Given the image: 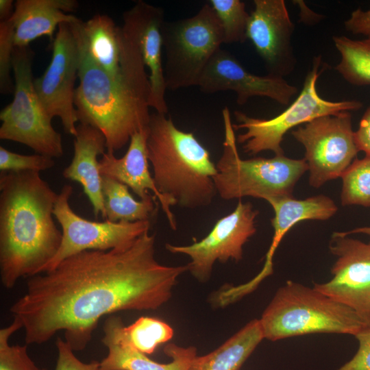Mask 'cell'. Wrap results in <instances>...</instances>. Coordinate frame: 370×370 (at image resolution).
Instances as JSON below:
<instances>
[{
    "label": "cell",
    "mask_w": 370,
    "mask_h": 370,
    "mask_svg": "<svg viewBox=\"0 0 370 370\" xmlns=\"http://www.w3.org/2000/svg\"><path fill=\"white\" fill-rule=\"evenodd\" d=\"M166 88L198 86L206 66L223 42L220 21L206 3L193 16L166 22L162 27Z\"/></svg>",
    "instance_id": "cell-7"
},
{
    "label": "cell",
    "mask_w": 370,
    "mask_h": 370,
    "mask_svg": "<svg viewBox=\"0 0 370 370\" xmlns=\"http://www.w3.org/2000/svg\"><path fill=\"white\" fill-rule=\"evenodd\" d=\"M223 32L225 44L244 42L247 39V29L250 14L246 11L245 3L240 0H210Z\"/></svg>",
    "instance_id": "cell-29"
},
{
    "label": "cell",
    "mask_w": 370,
    "mask_h": 370,
    "mask_svg": "<svg viewBox=\"0 0 370 370\" xmlns=\"http://www.w3.org/2000/svg\"><path fill=\"white\" fill-rule=\"evenodd\" d=\"M223 118L225 138L214 177L217 194L225 200L252 197L267 201L292 196L295 184L308 171L305 159H291L284 154L243 160L238 152L230 113L226 107Z\"/></svg>",
    "instance_id": "cell-6"
},
{
    "label": "cell",
    "mask_w": 370,
    "mask_h": 370,
    "mask_svg": "<svg viewBox=\"0 0 370 370\" xmlns=\"http://www.w3.org/2000/svg\"><path fill=\"white\" fill-rule=\"evenodd\" d=\"M359 347L353 358L336 370H370V324L354 336Z\"/></svg>",
    "instance_id": "cell-34"
},
{
    "label": "cell",
    "mask_w": 370,
    "mask_h": 370,
    "mask_svg": "<svg viewBox=\"0 0 370 370\" xmlns=\"http://www.w3.org/2000/svg\"><path fill=\"white\" fill-rule=\"evenodd\" d=\"M147 136L148 126L134 133L126 153L121 158H117L114 153L106 151L99 160L100 174L125 184L142 200L154 195L160 202L170 227L175 230L177 223L171 206L175 204L158 191L149 171Z\"/></svg>",
    "instance_id": "cell-20"
},
{
    "label": "cell",
    "mask_w": 370,
    "mask_h": 370,
    "mask_svg": "<svg viewBox=\"0 0 370 370\" xmlns=\"http://www.w3.org/2000/svg\"><path fill=\"white\" fill-rule=\"evenodd\" d=\"M346 30L354 34H362L370 39V9L354 10L344 23Z\"/></svg>",
    "instance_id": "cell-35"
},
{
    "label": "cell",
    "mask_w": 370,
    "mask_h": 370,
    "mask_svg": "<svg viewBox=\"0 0 370 370\" xmlns=\"http://www.w3.org/2000/svg\"><path fill=\"white\" fill-rule=\"evenodd\" d=\"M341 177L342 206L370 207V156L355 159Z\"/></svg>",
    "instance_id": "cell-28"
},
{
    "label": "cell",
    "mask_w": 370,
    "mask_h": 370,
    "mask_svg": "<svg viewBox=\"0 0 370 370\" xmlns=\"http://www.w3.org/2000/svg\"><path fill=\"white\" fill-rule=\"evenodd\" d=\"M23 328L21 321L14 317L13 322L0 330V370H40L29 356L25 345H10V337Z\"/></svg>",
    "instance_id": "cell-30"
},
{
    "label": "cell",
    "mask_w": 370,
    "mask_h": 370,
    "mask_svg": "<svg viewBox=\"0 0 370 370\" xmlns=\"http://www.w3.org/2000/svg\"><path fill=\"white\" fill-rule=\"evenodd\" d=\"M147 149L158 191L180 207L210 205L217 195V171L209 151L191 132L177 128L171 118L156 112L148 124Z\"/></svg>",
    "instance_id": "cell-3"
},
{
    "label": "cell",
    "mask_w": 370,
    "mask_h": 370,
    "mask_svg": "<svg viewBox=\"0 0 370 370\" xmlns=\"http://www.w3.org/2000/svg\"><path fill=\"white\" fill-rule=\"evenodd\" d=\"M329 249L336 258L331 269L332 278L314 284V288L350 307L370 323V242L334 232Z\"/></svg>",
    "instance_id": "cell-15"
},
{
    "label": "cell",
    "mask_w": 370,
    "mask_h": 370,
    "mask_svg": "<svg viewBox=\"0 0 370 370\" xmlns=\"http://www.w3.org/2000/svg\"><path fill=\"white\" fill-rule=\"evenodd\" d=\"M57 194L32 171L0 175V276L6 288L40 274L61 245L53 220Z\"/></svg>",
    "instance_id": "cell-2"
},
{
    "label": "cell",
    "mask_w": 370,
    "mask_h": 370,
    "mask_svg": "<svg viewBox=\"0 0 370 370\" xmlns=\"http://www.w3.org/2000/svg\"><path fill=\"white\" fill-rule=\"evenodd\" d=\"M77 5L74 0H17L10 18L14 31V46L27 47L42 36L53 40L60 24L80 20L71 14Z\"/></svg>",
    "instance_id": "cell-22"
},
{
    "label": "cell",
    "mask_w": 370,
    "mask_h": 370,
    "mask_svg": "<svg viewBox=\"0 0 370 370\" xmlns=\"http://www.w3.org/2000/svg\"><path fill=\"white\" fill-rule=\"evenodd\" d=\"M12 0H0V21L9 20L14 12Z\"/></svg>",
    "instance_id": "cell-37"
},
{
    "label": "cell",
    "mask_w": 370,
    "mask_h": 370,
    "mask_svg": "<svg viewBox=\"0 0 370 370\" xmlns=\"http://www.w3.org/2000/svg\"><path fill=\"white\" fill-rule=\"evenodd\" d=\"M247 38L264 61L269 74L282 76L295 65L291 38L294 24L283 0H254Z\"/></svg>",
    "instance_id": "cell-17"
},
{
    "label": "cell",
    "mask_w": 370,
    "mask_h": 370,
    "mask_svg": "<svg viewBox=\"0 0 370 370\" xmlns=\"http://www.w3.org/2000/svg\"><path fill=\"white\" fill-rule=\"evenodd\" d=\"M258 210L251 203L241 200L229 214L219 219L208 235L189 245L166 243L167 251L185 254L190 258L188 271L199 282H207L216 261L238 262L243 258V247L256 232V218Z\"/></svg>",
    "instance_id": "cell-14"
},
{
    "label": "cell",
    "mask_w": 370,
    "mask_h": 370,
    "mask_svg": "<svg viewBox=\"0 0 370 370\" xmlns=\"http://www.w3.org/2000/svg\"><path fill=\"white\" fill-rule=\"evenodd\" d=\"M33 55L28 47L14 49V97L0 112V138L25 145L38 154L60 158L61 134L52 126L34 88Z\"/></svg>",
    "instance_id": "cell-9"
},
{
    "label": "cell",
    "mask_w": 370,
    "mask_h": 370,
    "mask_svg": "<svg viewBox=\"0 0 370 370\" xmlns=\"http://www.w3.org/2000/svg\"><path fill=\"white\" fill-rule=\"evenodd\" d=\"M73 187L66 184L58 193L53 216L60 225L62 238L56 256L42 273L53 269L66 258L86 250L106 251L126 247L151 227V221L98 222L87 220L71 208L69 199Z\"/></svg>",
    "instance_id": "cell-11"
},
{
    "label": "cell",
    "mask_w": 370,
    "mask_h": 370,
    "mask_svg": "<svg viewBox=\"0 0 370 370\" xmlns=\"http://www.w3.org/2000/svg\"><path fill=\"white\" fill-rule=\"evenodd\" d=\"M123 326L119 317L110 316L105 321L101 342L108 353L100 362L103 370H188L197 356V349L193 346L184 347L169 343L164 346V352L171 361L159 363L132 346L123 334Z\"/></svg>",
    "instance_id": "cell-21"
},
{
    "label": "cell",
    "mask_w": 370,
    "mask_h": 370,
    "mask_svg": "<svg viewBox=\"0 0 370 370\" xmlns=\"http://www.w3.org/2000/svg\"><path fill=\"white\" fill-rule=\"evenodd\" d=\"M79 29L93 62L114 80L123 84L148 101L150 82L146 66L136 46L109 16L97 14Z\"/></svg>",
    "instance_id": "cell-12"
},
{
    "label": "cell",
    "mask_w": 370,
    "mask_h": 370,
    "mask_svg": "<svg viewBox=\"0 0 370 370\" xmlns=\"http://www.w3.org/2000/svg\"><path fill=\"white\" fill-rule=\"evenodd\" d=\"M188 265L166 266L155 258L149 230L130 245L71 256L53 269L29 277L26 293L10 307L28 344H42L64 332L82 351L103 317L122 310H156L166 304Z\"/></svg>",
    "instance_id": "cell-1"
},
{
    "label": "cell",
    "mask_w": 370,
    "mask_h": 370,
    "mask_svg": "<svg viewBox=\"0 0 370 370\" xmlns=\"http://www.w3.org/2000/svg\"><path fill=\"white\" fill-rule=\"evenodd\" d=\"M333 42L341 57L335 70L352 85L369 86L370 39L353 40L335 36Z\"/></svg>",
    "instance_id": "cell-26"
},
{
    "label": "cell",
    "mask_w": 370,
    "mask_h": 370,
    "mask_svg": "<svg viewBox=\"0 0 370 370\" xmlns=\"http://www.w3.org/2000/svg\"><path fill=\"white\" fill-rule=\"evenodd\" d=\"M197 86L205 93L234 91L239 105L253 97H269L288 105L297 92V87L289 84L282 76H260L248 72L233 55L221 48L210 60Z\"/></svg>",
    "instance_id": "cell-16"
},
{
    "label": "cell",
    "mask_w": 370,
    "mask_h": 370,
    "mask_svg": "<svg viewBox=\"0 0 370 370\" xmlns=\"http://www.w3.org/2000/svg\"><path fill=\"white\" fill-rule=\"evenodd\" d=\"M74 137L73 157L70 164L64 169L62 175L82 185L95 216L101 215L105 219L102 177L97 157L106 152V138L99 130L82 123L77 126V134Z\"/></svg>",
    "instance_id": "cell-23"
},
{
    "label": "cell",
    "mask_w": 370,
    "mask_h": 370,
    "mask_svg": "<svg viewBox=\"0 0 370 370\" xmlns=\"http://www.w3.org/2000/svg\"><path fill=\"white\" fill-rule=\"evenodd\" d=\"M102 177L105 220L112 222L151 221L158 210L156 197L138 201L128 186L112 178Z\"/></svg>",
    "instance_id": "cell-25"
},
{
    "label": "cell",
    "mask_w": 370,
    "mask_h": 370,
    "mask_svg": "<svg viewBox=\"0 0 370 370\" xmlns=\"http://www.w3.org/2000/svg\"><path fill=\"white\" fill-rule=\"evenodd\" d=\"M272 207L274 217L271 223L273 236L265 256L262 270L245 284L227 286L225 294L234 303L254 291L259 284L273 273V258L281 241L295 224L304 220H327L337 211L338 208L330 197L320 195L305 199H294L293 196L280 197L267 201Z\"/></svg>",
    "instance_id": "cell-19"
},
{
    "label": "cell",
    "mask_w": 370,
    "mask_h": 370,
    "mask_svg": "<svg viewBox=\"0 0 370 370\" xmlns=\"http://www.w3.org/2000/svg\"><path fill=\"white\" fill-rule=\"evenodd\" d=\"M73 23L79 51V84L74 103L78 122L99 130L106 138L107 151L114 153L127 144L132 136L148 126V101L101 70L91 59Z\"/></svg>",
    "instance_id": "cell-4"
},
{
    "label": "cell",
    "mask_w": 370,
    "mask_h": 370,
    "mask_svg": "<svg viewBox=\"0 0 370 370\" xmlns=\"http://www.w3.org/2000/svg\"><path fill=\"white\" fill-rule=\"evenodd\" d=\"M53 158L36 153L23 155L0 147V170L1 172L32 171L40 173L53 168Z\"/></svg>",
    "instance_id": "cell-31"
},
{
    "label": "cell",
    "mask_w": 370,
    "mask_h": 370,
    "mask_svg": "<svg viewBox=\"0 0 370 370\" xmlns=\"http://www.w3.org/2000/svg\"><path fill=\"white\" fill-rule=\"evenodd\" d=\"M291 134L305 149L309 184L314 188L341 177L359 152L349 111L317 117Z\"/></svg>",
    "instance_id": "cell-10"
},
{
    "label": "cell",
    "mask_w": 370,
    "mask_h": 370,
    "mask_svg": "<svg viewBox=\"0 0 370 370\" xmlns=\"http://www.w3.org/2000/svg\"><path fill=\"white\" fill-rule=\"evenodd\" d=\"M56 347L58 359L55 370H103L100 362L85 363L79 360L71 346L60 337L56 341Z\"/></svg>",
    "instance_id": "cell-33"
},
{
    "label": "cell",
    "mask_w": 370,
    "mask_h": 370,
    "mask_svg": "<svg viewBox=\"0 0 370 370\" xmlns=\"http://www.w3.org/2000/svg\"><path fill=\"white\" fill-rule=\"evenodd\" d=\"M73 23L58 26L52 40L50 63L34 84L48 116L51 119L59 117L64 131L75 136L78 122L74 103L75 84L78 78L79 51Z\"/></svg>",
    "instance_id": "cell-13"
},
{
    "label": "cell",
    "mask_w": 370,
    "mask_h": 370,
    "mask_svg": "<svg viewBox=\"0 0 370 370\" xmlns=\"http://www.w3.org/2000/svg\"><path fill=\"white\" fill-rule=\"evenodd\" d=\"M259 321L264 339L273 341L314 333L355 336L370 324L350 307L292 281L277 291Z\"/></svg>",
    "instance_id": "cell-5"
},
{
    "label": "cell",
    "mask_w": 370,
    "mask_h": 370,
    "mask_svg": "<svg viewBox=\"0 0 370 370\" xmlns=\"http://www.w3.org/2000/svg\"><path fill=\"white\" fill-rule=\"evenodd\" d=\"M355 139L359 151H362L370 156V106L365 112L355 132Z\"/></svg>",
    "instance_id": "cell-36"
},
{
    "label": "cell",
    "mask_w": 370,
    "mask_h": 370,
    "mask_svg": "<svg viewBox=\"0 0 370 370\" xmlns=\"http://www.w3.org/2000/svg\"><path fill=\"white\" fill-rule=\"evenodd\" d=\"M164 21L163 8L138 1L123 13L121 27L137 48L149 71V108L158 113L166 114L165 91L167 88L162 58V27Z\"/></svg>",
    "instance_id": "cell-18"
},
{
    "label": "cell",
    "mask_w": 370,
    "mask_h": 370,
    "mask_svg": "<svg viewBox=\"0 0 370 370\" xmlns=\"http://www.w3.org/2000/svg\"><path fill=\"white\" fill-rule=\"evenodd\" d=\"M123 332L132 346L146 355L151 354L174 334L173 328L166 322L149 317H141L128 326L124 325Z\"/></svg>",
    "instance_id": "cell-27"
},
{
    "label": "cell",
    "mask_w": 370,
    "mask_h": 370,
    "mask_svg": "<svg viewBox=\"0 0 370 370\" xmlns=\"http://www.w3.org/2000/svg\"><path fill=\"white\" fill-rule=\"evenodd\" d=\"M321 63L320 56L313 59L312 69L306 75L301 92L278 116L265 119L251 117L241 111L234 112L237 123L232 124L234 130H246L236 137V142L243 145L245 153L254 156L269 150L275 156L284 155L281 143L289 130L321 116L358 110L362 107V103L358 100L331 101L319 95L317 82L325 69V66L320 68Z\"/></svg>",
    "instance_id": "cell-8"
},
{
    "label": "cell",
    "mask_w": 370,
    "mask_h": 370,
    "mask_svg": "<svg viewBox=\"0 0 370 370\" xmlns=\"http://www.w3.org/2000/svg\"><path fill=\"white\" fill-rule=\"evenodd\" d=\"M40 370H44V369H40Z\"/></svg>",
    "instance_id": "cell-39"
},
{
    "label": "cell",
    "mask_w": 370,
    "mask_h": 370,
    "mask_svg": "<svg viewBox=\"0 0 370 370\" xmlns=\"http://www.w3.org/2000/svg\"><path fill=\"white\" fill-rule=\"evenodd\" d=\"M347 235L351 234H364L370 236V227H357L351 231L344 232Z\"/></svg>",
    "instance_id": "cell-38"
},
{
    "label": "cell",
    "mask_w": 370,
    "mask_h": 370,
    "mask_svg": "<svg viewBox=\"0 0 370 370\" xmlns=\"http://www.w3.org/2000/svg\"><path fill=\"white\" fill-rule=\"evenodd\" d=\"M14 31L9 20L0 21V90L3 94L14 92V84L11 77Z\"/></svg>",
    "instance_id": "cell-32"
},
{
    "label": "cell",
    "mask_w": 370,
    "mask_h": 370,
    "mask_svg": "<svg viewBox=\"0 0 370 370\" xmlns=\"http://www.w3.org/2000/svg\"><path fill=\"white\" fill-rule=\"evenodd\" d=\"M264 339L259 319H254L209 354L192 361L188 370H239Z\"/></svg>",
    "instance_id": "cell-24"
}]
</instances>
